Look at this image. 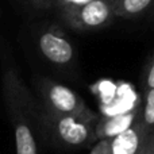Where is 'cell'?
<instances>
[{"label": "cell", "mask_w": 154, "mask_h": 154, "mask_svg": "<svg viewBox=\"0 0 154 154\" xmlns=\"http://www.w3.org/2000/svg\"><path fill=\"white\" fill-rule=\"evenodd\" d=\"M2 92L15 138L16 154H41L39 101L31 93L10 54L2 53Z\"/></svg>", "instance_id": "obj_1"}, {"label": "cell", "mask_w": 154, "mask_h": 154, "mask_svg": "<svg viewBox=\"0 0 154 154\" xmlns=\"http://www.w3.org/2000/svg\"><path fill=\"white\" fill-rule=\"evenodd\" d=\"M38 126L42 142L60 150L91 149L97 142L95 123L73 116L57 115L43 108L39 103Z\"/></svg>", "instance_id": "obj_2"}, {"label": "cell", "mask_w": 154, "mask_h": 154, "mask_svg": "<svg viewBox=\"0 0 154 154\" xmlns=\"http://www.w3.org/2000/svg\"><path fill=\"white\" fill-rule=\"evenodd\" d=\"M34 89L41 106L57 115L73 116L91 123H97L100 119L93 109H91L84 99L72 88L58 81L43 76L34 77Z\"/></svg>", "instance_id": "obj_3"}, {"label": "cell", "mask_w": 154, "mask_h": 154, "mask_svg": "<svg viewBox=\"0 0 154 154\" xmlns=\"http://www.w3.org/2000/svg\"><path fill=\"white\" fill-rule=\"evenodd\" d=\"M61 18L76 31H96L114 23L116 15L112 0H88L65 5L61 10Z\"/></svg>", "instance_id": "obj_4"}, {"label": "cell", "mask_w": 154, "mask_h": 154, "mask_svg": "<svg viewBox=\"0 0 154 154\" xmlns=\"http://www.w3.org/2000/svg\"><path fill=\"white\" fill-rule=\"evenodd\" d=\"M37 48L41 56L54 66L69 68L76 61L72 41L57 24H49L38 32Z\"/></svg>", "instance_id": "obj_5"}, {"label": "cell", "mask_w": 154, "mask_h": 154, "mask_svg": "<svg viewBox=\"0 0 154 154\" xmlns=\"http://www.w3.org/2000/svg\"><path fill=\"white\" fill-rule=\"evenodd\" d=\"M150 134L141 122L139 115L138 120L130 128L109 139V154H139Z\"/></svg>", "instance_id": "obj_6"}, {"label": "cell", "mask_w": 154, "mask_h": 154, "mask_svg": "<svg viewBox=\"0 0 154 154\" xmlns=\"http://www.w3.org/2000/svg\"><path fill=\"white\" fill-rule=\"evenodd\" d=\"M139 115H141V107L127 111L125 114L114 115V116H108V118L100 116V119L95 125V134L97 141L111 139L114 137L122 134L123 131L130 128L138 120Z\"/></svg>", "instance_id": "obj_7"}, {"label": "cell", "mask_w": 154, "mask_h": 154, "mask_svg": "<svg viewBox=\"0 0 154 154\" xmlns=\"http://www.w3.org/2000/svg\"><path fill=\"white\" fill-rule=\"evenodd\" d=\"M116 18H135L154 10V0H112Z\"/></svg>", "instance_id": "obj_8"}, {"label": "cell", "mask_w": 154, "mask_h": 154, "mask_svg": "<svg viewBox=\"0 0 154 154\" xmlns=\"http://www.w3.org/2000/svg\"><path fill=\"white\" fill-rule=\"evenodd\" d=\"M141 122L149 133L154 131V89L145 91L141 106Z\"/></svg>", "instance_id": "obj_9"}, {"label": "cell", "mask_w": 154, "mask_h": 154, "mask_svg": "<svg viewBox=\"0 0 154 154\" xmlns=\"http://www.w3.org/2000/svg\"><path fill=\"white\" fill-rule=\"evenodd\" d=\"M143 91L154 89V57L147 62L143 72V80H142Z\"/></svg>", "instance_id": "obj_10"}, {"label": "cell", "mask_w": 154, "mask_h": 154, "mask_svg": "<svg viewBox=\"0 0 154 154\" xmlns=\"http://www.w3.org/2000/svg\"><path fill=\"white\" fill-rule=\"evenodd\" d=\"M89 154H109V139L97 141L91 147Z\"/></svg>", "instance_id": "obj_11"}, {"label": "cell", "mask_w": 154, "mask_h": 154, "mask_svg": "<svg viewBox=\"0 0 154 154\" xmlns=\"http://www.w3.org/2000/svg\"><path fill=\"white\" fill-rule=\"evenodd\" d=\"M26 2L30 7L35 10H46V8H50L56 0H26Z\"/></svg>", "instance_id": "obj_12"}, {"label": "cell", "mask_w": 154, "mask_h": 154, "mask_svg": "<svg viewBox=\"0 0 154 154\" xmlns=\"http://www.w3.org/2000/svg\"><path fill=\"white\" fill-rule=\"evenodd\" d=\"M139 154H154V131L150 134L146 145H145V147L141 150Z\"/></svg>", "instance_id": "obj_13"}]
</instances>
